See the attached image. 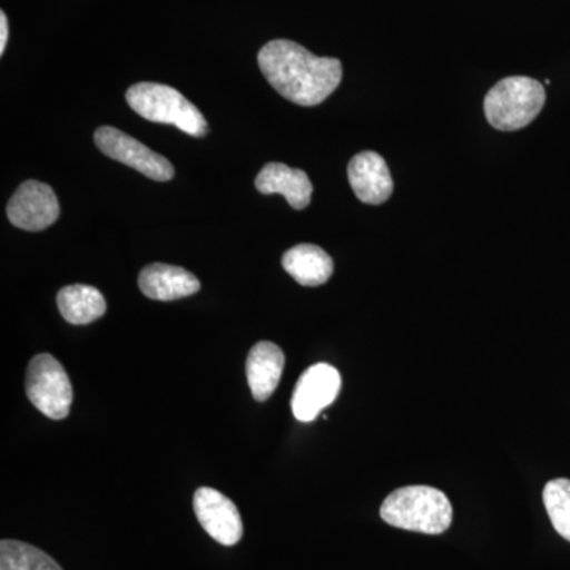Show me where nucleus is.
<instances>
[{
    "mask_svg": "<svg viewBox=\"0 0 570 570\" xmlns=\"http://www.w3.org/2000/svg\"><path fill=\"white\" fill-rule=\"evenodd\" d=\"M258 67L284 99L316 107L336 91L343 66L335 58H317L292 40L268 41L258 52Z\"/></svg>",
    "mask_w": 570,
    "mask_h": 570,
    "instance_id": "f257e3e1",
    "label": "nucleus"
},
{
    "mask_svg": "<svg viewBox=\"0 0 570 570\" xmlns=\"http://www.w3.org/2000/svg\"><path fill=\"white\" fill-rule=\"evenodd\" d=\"M26 393L45 417L62 420L70 414L73 389L61 362L50 354L33 356L26 374Z\"/></svg>",
    "mask_w": 570,
    "mask_h": 570,
    "instance_id": "39448f33",
    "label": "nucleus"
},
{
    "mask_svg": "<svg viewBox=\"0 0 570 570\" xmlns=\"http://www.w3.org/2000/svg\"><path fill=\"white\" fill-rule=\"evenodd\" d=\"M348 183L360 202L382 205L393 193V179L387 163L377 153L356 154L347 167Z\"/></svg>",
    "mask_w": 570,
    "mask_h": 570,
    "instance_id": "9d476101",
    "label": "nucleus"
},
{
    "mask_svg": "<svg viewBox=\"0 0 570 570\" xmlns=\"http://www.w3.org/2000/svg\"><path fill=\"white\" fill-rule=\"evenodd\" d=\"M546 97V88L534 78H504L487 94L483 102L487 121L502 132L523 129L538 118Z\"/></svg>",
    "mask_w": 570,
    "mask_h": 570,
    "instance_id": "7ed1b4c3",
    "label": "nucleus"
},
{
    "mask_svg": "<svg viewBox=\"0 0 570 570\" xmlns=\"http://www.w3.org/2000/svg\"><path fill=\"white\" fill-rule=\"evenodd\" d=\"M59 202L48 184L26 181L18 187L7 206V216L14 227L40 232L59 219Z\"/></svg>",
    "mask_w": 570,
    "mask_h": 570,
    "instance_id": "0eeeda50",
    "label": "nucleus"
},
{
    "mask_svg": "<svg viewBox=\"0 0 570 570\" xmlns=\"http://www.w3.org/2000/svg\"><path fill=\"white\" fill-rule=\"evenodd\" d=\"M284 365V352L276 344L261 341L250 348L247 355L246 374L255 400L266 401L275 393L283 376Z\"/></svg>",
    "mask_w": 570,
    "mask_h": 570,
    "instance_id": "ddd939ff",
    "label": "nucleus"
},
{
    "mask_svg": "<svg viewBox=\"0 0 570 570\" xmlns=\"http://www.w3.org/2000/svg\"><path fill=\"white\" fill-rule=\"evenodd\" d=\"M543 504L554 530L570 542V480H550L543 489Z\"/></svg>",
    "mask_w": 570,
    "mask_h": 570,
    "instance_id": "f3484780",
    "label": "nucleus"
},
{
    "mask_svg": "<svg viewBox=\"0 0 570 570\" xmlns=\"http://www.w3.org/2000/svg\"><path fill=\"white\" fill-rule=\"evenodd\" d=\"M94 140L105 156L135 168L154 181H170L175 176L170 160L115 127H100L96 130Z\"/></svg>",
    "mask_w": 570,
    "mask_h": 570,
    "instance_id": "423d86ee",
    "label": "nucleus"
},
{
    "mask_svg": "<svg viewBox=\"0 0 570 570\" xmlns=\"http://www.w3.org/2000/svg\"><path fill=\"white\" fill-rule=\"evenodd\" d=\"M127 104L148 121L178 127L190 137H205L208 122L181 92L157 82H138L126 92Z\"/></svg>",
    "mask_w": 570,
    "mask_h": 570,
    "instance_id": "20e7f679",
    "label": "nucleus"
},
{
    "mask_svg": "<svg viewBox=\"0 0 570 570\" xmlns=\"http://www.w3.org/2000/svg\"><path fill=\"white\" fill-rule=\"evenodd\" d=\"M7 41H9V21L7 14L0 13V55L6 52Z\"/></svg>",
    "mask_w": 570,
    "mask_h": 570,
    "instance_id": "a211bd4d",
    "label": "nucleus"
},
{
    "mask_svg": "<svg viewBox=\"0 0 570 570\" xmlns=\"http://www.w3.org/2000/svg\"><path fill=\"white\" fill-rule=\"evenodd\" d=\"M58 307L71 325H88L107 313V302L96 287L85 284L67 285L58 294Z\"/></svg>",
    "mask_w": 570,
    "mask_h": 570,
    "instance_id": "2eb2a0df",
    "label": "nucleus"
},
{
    "mask_svg": "<svg viewBox=\"0 0 570 570\" xmlns=\"http://www.w3.org/2000/svg\"><path fill=\"white\" fill-rule=\"evenodd\" d=\"M0 570H62L50 554L18 540L0 542Z\"/></svg>",
    "mask_w": 570,
    "mask_h": 570,
    "instance_id": "dca6fc26",
    "label": "nucleus"
},
{
    "mask_svg": "<svg viewBox=\"0 0 570 570\" xmlns=\"http://www.w3.org/2000/svg\"><path fill=\"white\" fill-rule=\"evenodd\" d=\"M194 512L202 528L216 542L236 546L243 538V520L235 502L220 491L202 487L194 494Z\"/></svg>",
    "mask_w": 570,
    "mask_h": 570,
    "instance_id": "1a4fd4ad",
    "label": "nucleus"
},
{
    "mask_svg": "<svg viewBox=\"0 0 570 570\" xmlns=\"http://www.w3.org/2000/svg\"><path fill=\"white\" fill-rule=\"evenodd\" d=\"M381 517L390 527L436 535L449 530L453 508L441 490L426 485L404 487L385 498Z\"/></svg>",
    "mask_w": 570,
    "mask_h": 570,
    "instance_id": "f03ea898",
    "label": "nucleus"
},
{
    "mask_svg": "<svg viewBox=\"0 0 570 570\" xmlns=\"http://www.w3.org/2000/svg\"><path fill=\"white\" fill-rule=\"evenodd\" d=\"M341 374L336 367L317 363L309 366L296 382L292 411L299 422H313L340 395Z\"/></svg>",
    "mask_w": 570,
    "mask_h": 570,
    "instance_id": "6e6552de",
    "label": "nucleus"
},
{
    "mask_svg": "<svg viewBox=\"0 0 570 570\" xmlns=\"http://www.w3.org/2000/svg\"><path fill=\"white\" fill-rule=\"evenodd\" d=\"M138 287L157 302H175L200 291V281L181 266L151 264L141 269Z\"/></svg>",
    "mask_w": 570,
    "mask_h": 570,
    "instance_id": "9b49d317",
    "label": "nucleus"
},
{
    "mask_svg": "<svg viewBox=\"0 0 570 570\" xmlns=\"http://www.w3.org/2000/svg\"><path fill=\"white\" fill-rule=\"evenodd\" d=\"M258 193L281 194L294 209H305L313 197V183L303 170L287 167L285 164L269 163L255 178Z\"/></svg>",
    "mask_w": 570,
    "mask_h": 570,
    "instance_id": "f8f14e48",
    "label": "nucleus"
},
{
    "mask_svg": "<svg viewBox=\"0 0 570 570\" xmlns=\"http://www.w3.org/2000/svg\"><path fill=\"white\" fill-rule=\"evenodd\" d=\"M283 266L296 283L305 287L328 283L335 269L332 257L314 245H298L288 249L284 254Z\"/></svg>",
    "mask_w": 570,
    "mask_h": 570,
    "instance_id": "4468645a",
    "label": "nucleus"
}]
</instances>
